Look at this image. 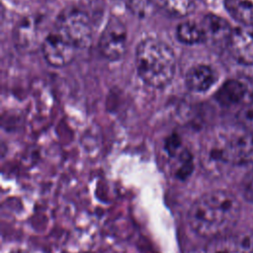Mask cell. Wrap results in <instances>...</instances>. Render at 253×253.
<instances>
[{"label":"cell","instance_id":"9","mask_svg":"<svg viewBox=\"0 0 253 253\" xmlns=\"http://www.w3.org/2000/svg\"><path fill=\"white\" fill-rule=\"evenodd\" d=\"M252 250L253 236L228 233L210 239L200 253H251Z\"/></svg>","mask_w":253,"mask_h":253},{"label":"cell","instance_id":"4","mask_svg":"<svg viewBox=\"0 0 253 253\" xmlns=\"http://www.w3.org/2000/svg\"><path fill=\"white\" fill-rule=\"evenodd\" d=\"M56 33L76 48L88 47L93 40V24L84 11L69 8L60 13L56 21Z\"/></svg>","mask_w":253,"mask_h":253},{"label":"cell","instance_id":"1","mask_svg":"<svg viewBox=\"0 0 253 253\" xmlns=\"http://www.w3.org/2000/svg\"><path fill=\"white\" fill-rule=\"evenodd\" d=\"M240 215V203L225 190L208 192L198 198L188 211V221L198 235L210 239L230 233Z\"/></svg>","mask_w":253,"mask_h":253},{"label":"cell","instance_id":"8","mask_svg":"<svg viewBox=\"0 0 253 253\" xmlns=\"http://www.w3.org/2000/svg\"><path fill=\"white\" fill-rule=\"evenodd\" d=\"M227 47L235 60L242 64L253 65V25L233 29Z\"/></svg>","mask_w":253,"mask_h":253},{"label":"cell","instance_id":"15","mask_svg":"<svg viewBox=\"0 0 253 253\" xmlns=\"http://www.w3.org/2000/svg\"><path fill=\"white\" fill-rule=\"evenodd\" d=\"M163 10L175 17H186L195 9L194 0H158Z\"/></svg>","mask_w":253,"mask_h":253},{"label":"cell","instance_id":"17","mask_svg":"<svg viewBox=\"0 0 253 253\" xmlns=\"http://www.w3.org/2000/svg\"><path fill=\"white\" fill-rule=\"evenodd\" d=\"M242 193L245 200L253 204V165L243 180Z\"/></svg>","mask_w":253,"mask_h":253},{"label":"cell","instance_id":"5","mask_svg":"<svg viewBox=\"0 0 253 253\" xmlns=\"http://www.w3.org/2000/svg\"><path fill=\"white\" fill-rule=\"evenodd\" d=\"M127 46V31L124 22L112 16L108 20L98 42L100 53L108 60L121 59Z\"/></svg>","mask_w":253,"mask_h":253},{"label":"cell","instance_id":"12","mask_svg":"<svg viewBox=\"0 0 253 253\" xmlns=\"http://www.w3.org/2000/svg\"><path fill=\"white\" fill-rule=\"evenodd\" d=\"M231 146L234 165H253V131L243 130L240 133H232Z\"/></svg>","mask_w":253,"mask_h":253},{"label":"cell","instance_id":"7","mask_svg":"<svg viewBox=\"0 0 253 253\" xmlns=\"http://www.w3.org/2000/svg\"><path fill=\"white\" fill-rule=\"evenodd\" d=\"M41 49L45 61L49 65L60 68L73 61L77 48L58 33L54 32L42 40Z\"/></svg>","mask_w":253,"mask_h":253},{"label":"cell","instance_id":"6","mask_svg":"<svg viewBox=\"0 0 253 253\" xmlns=\"http://www.w3.org/2000/svg\"><path fill=\"white\" fill-rule=\"evenodd\" d=\"M215 101L222 107H241L253 101V82L244 78L226 80L214 94Z\"/></svg>","mask_w":253,"mask_h":253},{"label":"cell","instance_id":"10","mask_svg":"<svg viewBox=\"0 0 253 253\" xmlns=\"http://www.w3.org/2000/svg\"><path fill=\"white\" fill-rule=\"evenodd\" d=\"M200 26L203 31L205 43H209L211 46L223 44L227 46L233 29L225 19L214 14H208L203 17Z\"/></svg>","mask_w":253,"mask_h":253},{"label":"cell","instance_id":"11","mask_svg":"<svg viewBox=\"0 0 253 253\" xmlns=\"http://www.w3.org/2000/svg\"><path fill=\"white\" fill-rule=\"evenodd\" d=\"M216 70L209 64H197L186 73L185 83L187 88L195 93H205L217 82Z\"/></svg>","mask_w":253,"mask_h":253},{"label":"cell","instance_id":"13","mask_svg":"<svg viewBox=\"0 0 253 253\" xmlns=\"http://www.w3.org/2000/svg\"><path fill=\"white\" fill-rule=\"evenodd\" d=\"M224 7L241 26L253 25V0H224Z\"/></svg>","mask_w":253,"mask_h":253},{"label":"cell","instance_id":"2","mask_svg":"<svg viewBox=\"0 0 253 253\" xmlns=\"http://www.w3.org/2000/svg\"><path fill=\"white\" fill-rule=\"evenodd\" d=\"M135 65L139 78L145 84L153 88H164L174 78L176 57L166 42L147 38L136 47Z\"/></svg>","mask_w":253,"mask_h":253},{"label":"cell","instance_id":"3","mask_svg":"<svg viewBox=\"0 0 253 253\" xmlns=\"http://www.w3.org/2000/svg\"><path fill=\"white\" fill-rule=\"evenodd\" d=\"M232 133L216 132L210 135L202 146L201 162L211 176L222 175L234 165L231 146Z\"/></svg>","mask_w":253,"mask_h":253},{"label":"cell","instance_id":"16","mask_svg":"<svg viewBox=\"0 0 253 253\" xmlns=\"http://www.w3.org/2000/svg\"><path fill=\"white\" fill-rule=\"evenodd\" d=\"M236 118L243 130L253 131V101L238 109Z\"/></svg>","mask_w":253,"mask_h":253},{"label":"cell","instance_id":"14","mask_svg":"<svg viewBox=\"0 0 253 253\" xmlns=\"http://www.w3.org/2000/svg\"><path fill=\"white\" fill-rule=\"evenodd\" d=\"M178 41L185 44H197L204 42L203 31L200 24L192 21L180 23L176 28Z\"/></svg>","mask_w":253,"mask_h":253}]
</instances>
